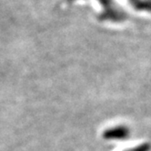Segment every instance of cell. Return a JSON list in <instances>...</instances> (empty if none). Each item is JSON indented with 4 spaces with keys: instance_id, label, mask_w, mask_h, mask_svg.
Returning a JSON list of instances; mask_svg holds the SVG:
<instances>
[{
    "instance_id": "6da1fadb",
    "label": "cell",
    "mask_w": 151,
    "mask_h": 151,
    "mask_svg": "<svg viewBox=\"0 0 151 151\" xmlns=\"http://www.w3.org/2000/svg\"><path fill=\"white\" fill-rule=\"evenodd\" d=\"M129 130L127 127H116L109 128L104 132L106 139H123L128 137Z\"/></svg>"
},
{
    "instance_id": "7a4b0ae2",
    "label": "cell",
    "mask_w": 151,
    "mask_h": 151,
    "mask_svg": "<svg viewBox=\"0 0 151 151\" xmlns=\"http://www.w3.org/2000/svg\"><path fill=\"white\" fill-rule=\"evenodd\" d=\"M132 151H149L150 150V145L148 143L142 144L138 147H136L135 148L131 149Z\"/></svg>"
},
{
    "instance_id": "3957f363",
    "label": "cell",
    "mask_w": 151,
    "mask_h": 151,
    "mask_svg": "<svg viewBox=\"0 0 151 151\" xmlns=\"http://www.w3.org/2000/svg\"><path fill=\"white\" fill-rule=\"evenodd\" d=\"M127 151H132V150H127Z\"/></svg>"
}]
</instances>
